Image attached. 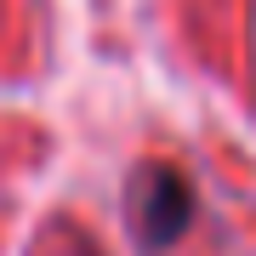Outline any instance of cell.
Here are the masks:
<instances>
[{
	"label": "cell",
	"mask_w": 256,
	"mask_h": 256,
	"mask_svg": "<svg viewBox=\"0 0 256 256\" xmlns=\"http://www.w3.org/2000/svg\"><path fill=\"white\" fill-rule=\"evenodd\" d=\"M126 200H131V228H137V239H142L148 250H165L171 239L188 234L200 194H194V176L182 171V165L148 160V165H137V171H131Z\"/></svg>",
	"instance_id": "cell-1"
}]
</instances>
